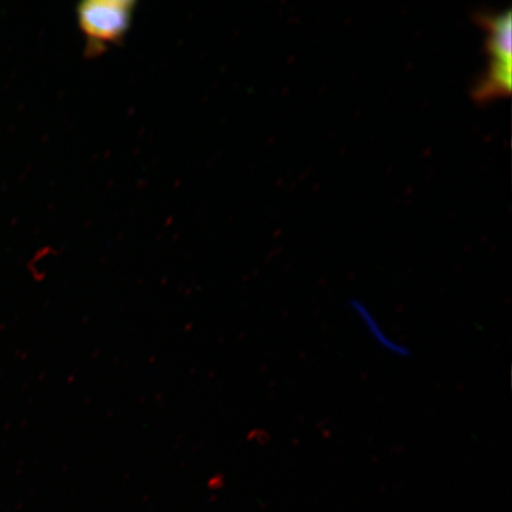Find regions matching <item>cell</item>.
<instances>
[{"mask_svg": "<svg viewBox=\"0 0 512 512\" xmlns=\"http://www.w3.org/2000/svg\"><path fill=\"white\" fill-rule=\"evenodd\" d=\"M477 22L486 32L489 62L473 87V98L486 102L509 95L512 85V18L507 12H480Z\"/></svg>", "mask_w": 512, "mask_h": 512, "instance_id": "1", "label": "cell"}, {"mask_svg": "<svg viewBox=\"0 0 512 512\" xmlns=\"http://www.w3.org/2000/svg\"><path fill=\"white\" fill-rule=\"evenodd\" d=\"M134 0H83L76 5V19L85 38L87 57L100 56L123 43L131 29Z\"/></svg>", "mask_w": 512, "mask_h": 512, "instance_id": "2", "label": "cell"}, {"mask_svg": "<svg viewBox=\"0 0 512 512\" xmlns=\"http://www.w3.org/2000/svg\"><path fill=\"white\" fill-rule=\"evenodd\" d=\"M357 309H358V312L362 313V316H364V318H366L368 320L369 323H371V326H376L377 324L374 322L373 318H371V316L369 315V313L367 312H364L362 310V307H361V304H357ZM370 329V332L371 331H374L373 328H369ZM375 338L377 339V341H379L380 343H382L384 345V347H387L389 349H392V350H395V352H398V354H402V351L400 348L396 347L395 344H392L390 342L387 341V338L384 337L381 332H379V326H377L375 332H373Z\"/></svg>", "mask_w": 512, "mask_h": 512, "instance_id": "3", "label": "cell"}]
</instances>
